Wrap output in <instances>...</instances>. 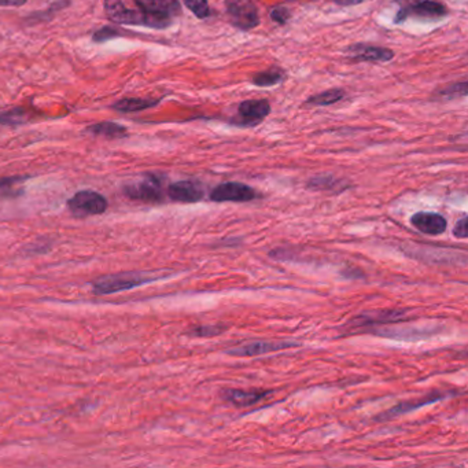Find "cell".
I'll use <instances>...</instances> for the list:
<instances>
[{
    "instance_id": "obj_1",
    "label": "cell",
    "mask_w": 468,
    "mask_h": 468,
    "mask_svg": "<svg viewBox=\"0 0 468 468\" xmlns=\"http://www.w3.org/2000/svg\"><path fill=\"white\" fill-rule=\"evenodd\" d=\"M105 11L108 20L123 25H139L152 29H165L172 23V18L168 16L152 14L142 9H128L123 0H105Z\"/></svg>"
},
{
    "instance_id": "obj_2",
    "label": "cell",
    "mask_w": 468,
    "mask_h": 468,
    "mask_svg": "<svg viewBox=\"0 0 468 468\" xmlns=\"http://www.w3.org/2000/svg\"><path fill=\"white\" fill-rule=\"evenodd\" d=\"M154 280V277H149L142 272H121L114 275L98 277L92 283V291L98 296L106 294H116L118 291H126L135 287H139L145 283Z\"/></svg>"
},
{
    "instance_id": "obj_3",
    "label": "cell",
    "mask_w": 468,
    "mask_h": 468,
    "mask_svg": "<svg viewBox=\"0 0 468 468\" xmlns=\"http://www.w3.org/2000/svg\"><path fill=\"white\" fill-rule=\"evenodd\" d=\"M107 199L99 192L85 190V191L76 192L69 201L67 208L77 217H87V216H98L107 211Z\"/></svg>"
},
{
    "instance_id": "obj_4",
    "label": "cell",
    "mask_w": 468,
    "mask_h": 468,
    "mask_svg": "<svg viewBox=\"0 0 468 468\" xmlns=\"http://www.w3.org/2000/svg\"><path fill=\"white\" fill-rule=\"evenodd\" d=\"M124 194L129 199L146 204H160L164 201L165 196L161 177L154 174H149L138 183L126 186Z\"/></svg>"
},
{
    "instance_id": "obj_5",
    "label": "cell",
    "mask_w": 468,
    "mask_h": 468,
    "mask_svg": "<svg viewBox=\"0 0 468 468\" xmlns=\"http://www.w3.org/2000/svg\"><path fill=\"white\" fill-rule=\"evenodd\" d=\"M225 7L230 20L236 28L250 30L258 25L257 7L252 0H227Z\"/></svg>"
},
{
    "instance_id": "obj_6",
    "label": "cell",
    "mask_w": 468,
    "mask_h": 468,
    "mask_svg": "<svg viewBox=\"0 0 468 468\" xmlns=\"http://www.w3.org/2000/svg\"><path fill=\"white\" fill-rule=\"evenodd\" d=\"M294 346H298V343L291 340H253L242 346L230 349L227 350V353L235 357H255L272 352L290 349Z\"/></svg>"
},
{
    "instance_id": "obj_7",
    "label": "cell",
    "mask_w": 468,
    "mask_h": 468,
    "mask_svg": "<svg viewBox=\"0 0 468 468\" xmlns=\"http://www.w3.org/2000/svg\"><path fill=\"white\" fill-rule=\"evenodd\" d=\"M258 196L255 189L247 184L228 182L218 184L211 191L213 202H249Z\"/></svg>"
},
{
    "instance_id": "obj_8",
    "label": "cell",
    "mask_w": 468,
    "mask_h": 468,
    "mask_svg": "<svg viewBox=\"0 0 468 468\" xmlns=\"http://www.w3.org/2000/svg\"><path fill=\"white\" fill-rule=\"evenodd\" d=\"M271 113V105L264 99L245 101L238 107V114L233 120L239 127H255Z\"/></svg>"
},
{
    "instance_id": "obj_9",
    "label": "cell",
    "mask_w": 468,
    "mask_h": 468,
    "mask_svg": "<svg viewBox=\"0 0 468 468\" xmlns=\"http://www.w3.org/2000/svg\"><path fill=\"white\" fill-rule=\"evenodd\" d=\"M445 16H447V9L442 4L433 0H425L401 9L396 17V22L399 23L405 21L409 17L422 18V20H438Z\"/></svg>"
},
{
    "instance_id": "obj_10",
    "label": "cell",
    "mask_w": 468,
    "mask_h": 468,
    "mask_svg": "<svg viewBox=\"0 0 468 468\" xmlns=\"http://www.w3.org/2000/svg\"><path fill=\"white\" fill-rule=\"evenodd\" d=\"M405 311L401 309H387V311H375L362 313L356 316L355 319L350 320L346 327L349 328H360V327H369V325H381V324H389L396 323L399 320L404 319Z\"/></svg>"
},
{
    "instance_id": "obj_11",
    "label": "cell",
    "mask_w": 468,
    "mask_h": 468,
    "mask_svg": "<svg viewBox=\"0 0 468 468\" xmlns=\"http://www.w3.org/2000/svg\"><path fill=\"white\" fill-rule=\"evenodd\" d=\"M167 194L174 202L195 204L204 198L205 191H204V187L201 186V183H198V182L182 180V182L172 183L168 187Z\"/></svg>"
},
{
    "instance_id": "obj_12",
    "label": "cell",
    "mask_w": 468,
    "mask_h": 468,
    "mask_svg": "<svg viewBox=\"0 0 468 468\" xmlns=\"http://www.w3.org/2000/svg\"><path fill=\"white\" fill-rule=\"evenodd\" d=\"M411 224L420 231L422 234L437 235L444 234L447 228V220L440 213L418 212L411 217Z\"/></svg>"
},
{
    "instance_id": "obj_13",
    "label": "cell",
    "mask_w": 468,
    "mask_h": 468,
    "mask_svg": "<svg viewBox=\"0 0 468 468\" xmlns=\"http://www.w3.org/2000/svg\"><path fill=\"white\" fill-rule=\"evenodd\" d=\"M349 58L365 61V62H389L393 60L394 52L389 48L367 45V44H353L347 48Z\"/></svg>"
},
{
    "instance_id": "obj_14",
    "label": "cell",
    "mask_w": 468,
    "mask_h": 468,
    "mask_svg": "<svg viewBox=\"0 0 468 468\" xmlns=\"http://www.w3.org/2000/svg\"><path fill=\"white\" fill-rule=\"evenodd\" d=\"M449 397L447 393H440V391H434L431 394H427L423 399H419V400H415V401H408V403H401V404L396 405L393 406L391 409L386 411L382 415L378 416V420H389V419H393L396 416H400V415H404V413H408L413 409H418L420 406H425V405L433 404V403H438V401H442Z\"/></svg>"
},
{
    "instance_id": "obj_15",
    "label": "cell",
    "mask_w": 468,
    "mask_h": 468,
    "mask_svg": "<svg viewBox=\"0 0 468 468\" xmlns=\"http://www.w3.org/2000/svg\"><path fill=\"white\" fill-rule=\"evenodd\" d=\"M269 394H271L269 390H239V389H227L221 393L225 401L239 408L258 404Z\"/></svg>"
},
{
    "instance_id": "obj_16",
    "label": "cell",
    "mask_w": 468,
    "mask_h": 468,
    "mask_svg": "<svg viewBox=\"0 0 468 468\" xmlns=\"http://www.w3.org/2000/svg\"><path fill=\"white\" fill-rule=\"evenodd\" d=\"M139 9L161 16H176L180 13L182 7L177 0H135Z\"/></svg>"
},
{
    "instance_id": "obj_17",
    "label": "cell",
    "mask_w": 468,
    "mask_h": 468,
    "mask_svg": "<svg viewBox=\"0 0 468 468\" xmlns=\"http://www.w3.org/2000/svg\"><path fill=\"white\" fill-rule=\"evenodd\" d=\"M87 130L91 135L104 136V138H108V139H118V138L127 136V128L118 126L116 123H110V121L99 123V124H95V126H89L87 128Z\"/></svg>"
},
{
    "instance_id": "obj_18",
    "label": "cell",
    "mask_w": 468,
    "mask_h": 468,
    "mask_svg": "<svg viewBox=\"0 0 468 468\" xmlns=\"http://www.w3.org/2000/svg\"><path fill=\"white\" fill-rule=\"evenodd\" d=\"M378 335L387 337V338H404L408 340V337H413V340H420L425 338L427 335H433L434 331H425V330H419V328H386V330H379L377 331Z\"/></svg>"
},
{
    "instance_id": "obj_19",
    "label": "cell",
    "mask_w": 468,
    "mask_h": 468,
    "mask_svg": "<svg viewBox=\"0 0 468 468\" xmlns=\"http://www.w3.org/2000/svg\"><path fill=\"white\" fill-rule=\"evenodd\" d=\"M157 104H158V101H154V99H139V98L132 99L130 98V99H121L111 107L121 113H135V111H140V110L155 106Z\"/></svg>"
},
{
    "instance_id": "obj_20",
    "label": "cell",
    "mask_w": 468,
    "mask_h": 468,
    "mask_svg": "<svg viewBox=\"0 0 468 468\" xmlns=\"http://www.w3.org/2000/svg\"><path fill=\"white\" fill-rule=\"evenodd\" d=\"M343 96H345V92L342 89H330V91L321 92V94L309 98V101L306 104L313 105V106H330V105L340 102Z\"/></svg>"
},
{
    "instance_id": "obj_21",
    "label": "cell",
    "mask_w": 468,
    "mask_h": 468,
    "mask_svg": "<svg viewBox=\"0 0 468 468\" xmlns=\"http://www.w3.org/2000/svg\"><path fill=\"white\" fill-rule=\"evenodd\" d=\"M284 73L279 69H269L267 72H261L255 74L253 79V84L257 87H274L283 82Z\"/></svg>"
},
{
    "instance_id": "obj_22",
    "label": "cell",
    "mask_w": 468,
    "mask_h": 468,
    "mask_svg": "<svg viewBox=\"0 0 468 468\" xmlns=\"http://www.w3.org/2000/svg\"><path fill=\"white\" fill-rule=\"evenodd\" d=\"M26 111L22 108H14L0 114V124L3 126H20L26 121Z\"/></svg>"
},
{
    "instance_id": "obj_23",
    "label": "cell",
    "mask_w": 468,
    "mask_h": 468,
    "mask_svg": "<svg viewBox=\"0 0 468 468\" xmlns=\"http://www.w3.org/2000/svg\"><path fill=\"white\" fill-rule=\"evenodd\" d=\"M186 7L191 11L192 14L201 20L209 17L211 9L206 0H183Z\"/></svg>"
},
{
    "instance_id": "obj_24",
    "label": "cell",
    "mask_w": 468,
    "mask_h": 468,
    "mask_svg": "<svg viewBox=\"0 0 468 468\" xmlns=\"http://www.w3.org/2000/svg\"><path fill=\"white\" fill-rule=\"evenodd\" d=\"M225 330V325H201L196 327L190 331V335L192 337H199V338H209V337H216L221 334Z\"/></svg>"
},
{
    "instance_id": "obj_25",
    "label": "cell",
    "mask_w": 468,
    "mask_h": 468,
    "mask_svg": "<svg viewBox=\"0 0 468 468\" xmlns=\"http://www.w3.org/2000/svg\"><path fill=\"white\" fill-rule=\"evenodd\" d=\"M338 186V180L330 176H321V177H313L309 183L308 187L312 190H331L333 187Z\"/></svg>"
},
{
    "instance_id": "obj_26",
    "label": "cell",
    "mask_w": 468,
    "mask_h": 468,
    "mask_svg": "<svg viewBox=\"0 0 468 468\" xmlns=\"http://www.w3.org/2000/svg\"><path fill=\"white\" fill-rule=\"evenodd\" d=\"M121 35L120 30H117L116 28L113 26H105L99 30L95 32L94 35V42L96 43H104L110 40V39H114V38H118Z\"/></svg>"
},
{
    "instance_id": "obj_27",
    "label": "cell",
    "mask_w": 468,
    "mask_h": 468,
    "mask_svg": "<svg viewBox=\"0 0 468 468\" xmlns=\"http://www.w3.org/2000/svg\"><path fill=\"white\" fill-rule=\"evenodd\" d=\"M442 95L445 98H456V96H466L467 95V83L463 82L460 84L453 85L450 88H447L442 91Z\"/></svg>"
},
{
    "instance_id": "obj_28",
    "label": "cell",
    "mask_w": 468,
    "mask_h": 468,
    "mask_svg": "<svg viewBox=\"0 0 468 468\" xmlns=\"http://www.w3.org/2000/svg\"><path fill=\"white\" fill-rule=\"evenodd\" d=\"M269 14H271V18L274 21L279 22V23H286L290 20V11L286 7H282V6L274 7Z\"/></svg>"
},
{
    "instance_id": "obj_29",
    "label": "cell",
    "mask_w": 468,
    "mask_h": 468,
    "mask_svg": "<svg viewBox=\"0 0 468 468\" xmlns=\"http://www.w3.org/2000/svg\"><path fill=\"white\" fill-rule=\"evenodd\" d=\"M453 235L459 239H466L468 236L467 217L463 216L455 225Z\"/></svg>"
},
{
    "instance_id": "obj_30",
    "label": "cell",
    "mask_w": 468,
    "mask_h": 468,
    "mask_svg": "<svg viewBox=\"0 0 468 468\" xmlns=\"http://www.w3.org/2000/svg\"><path fill=\"white\" fill-rule=\"evenodd\" d=\"M28 0H0V7H20Z\"/></svg>"
},
{
    "instance_id": "obj_31",
    "label": "cell",
    "mask_w": 468,
    "mask_h": 468,
    "mask_svg": "<svg viewBox=\"0 0 468 468\" xmlns=\"http://www.w3.org/2000/svg\"><path fill=\"white\" fill-rule=\"evenodd\" d=\"M362 1V0H335V3L340 6H356Z\"/></svg>"
},
{
    "instance_id": "obj_32",
    "label": "cell",
    "mask_w": 468,
    "mask_h": 468,
    "mask_svg": "<svg viewBox=\"0 0 468 468\" xmlns=\"http://www.w3.org/2000/svg\"><path fill=\"white\" fill-rule=\"evenodd\" d=\"M397 1L403 3V4H405V7H406V6H412V4H415V3H418V1H420V0H397Z\"/></svg>"
}]
</instances>
